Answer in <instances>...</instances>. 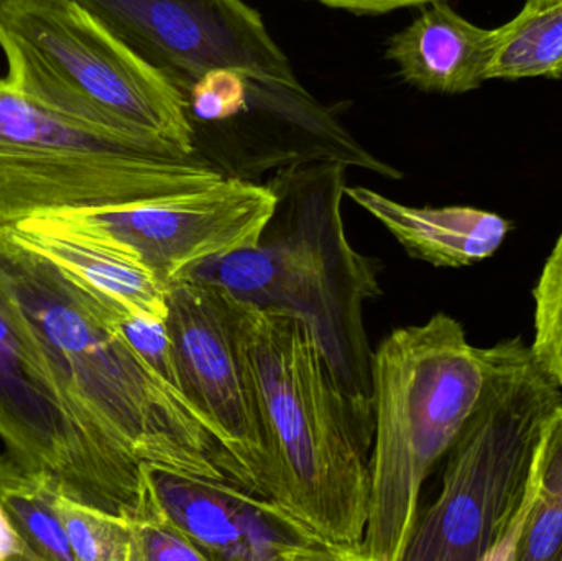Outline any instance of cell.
Listing matches in <instances>:
<instances>
[{
	"mask_svg": "<svg viewBox=\"0 0 562 561\" xmlns=\"http://www.w3.org/2000/svg\"><path fill=\"white\" fill-rule=\"evenodd\" d=\"M0 283L25 316L79 420L102 447L161 470L236 481L259 493L193 407L125 341L112 318L119 305L3 234Z\"/></svg>",
	"mask_w": 562,
	"mask_h": 561,
	"instance_id": "cell-1",
	"label": "cell"
},
{
	"mask_svg": "<svg viewBox=\"0 0 562 561\" xmlns=\"http://www.w3.org/2000/svg\"><path fill=\"white\" fill-rule=\"evenodd\" d=\"M246 341L266 434L267 496L360 561L373 404L344 389L301 316L249 303Z\"/></svg>",
	"mask_w": 562,
	"mask_h": 561,
	"instance_id": "cell-2",
	"label": "cell"
},
{
	"mask_svg": "<svg viewBox=\"0 0 562 561\" xmlns=\"http://www.w3.org/2000/svg\"><path fill=\"white\" fill-rule=\"evenodd\" d=\"M346 173V165L330 160L280 168L267 181L276 207L259 240L187 277L220 283L257 308L306 319L344 389L373 404L363 312L382 295L380 267L347 239Z\"/></svg>",
	"mask_w": 562,
	"mask_h": 561,
	"instance_id": "cell-3",
	"label": "cell"
},
{
	"mask_svg": "<svg viewBox=\"0 0 562 561\" xmlns=\"http://www.w3.org/2000/svg\"><path fill=\"white\" fill-rule=\"evenodd\" d=\"M373 447L360 561H402L431 471L481 401L487 352L436 313L390 333L372 352Z\"/></svg>",
	"mask_w": 562,
	"mask_h": 561,
	"instance_id": "cell-4",
	"label": "cell"
},
{
	"mask_svg": "<svg viewBox=\"0 0 562 561\" xmlns=\"http://www.w3.org/2000/svg\"><path fill=\"white\" fill-rule=\"evenodd\" d=\"M485 352L481 401L446 455L441 493L419 514L402 561L507 559L562 392L524 339Z\"/></svg>",
	"mask_w": 562,
	"mask_h": 561,
	"instance_id": "cell-5",
	"label": "cell"
},
{
	"mask_svg": "<svg viewBox=\"0 0 562 561\" xmlns=\"http://www.w3.org/2000/svg\"><path fill=\"white\" fill-rule=\"evenodd\" d=\"M0 48L10 91L88 127L193 154L180 91L78 3H0Z\"/></svg>",
	"mask_w": 562,
	"mask_h": 561,
	"instance_id": "cell-6",
	"label": "cell"
},
{
	"mask_svg": "<svg viewBox=\"0 0 562 561\" xmlns=\"http://www.w3.org/2000/svg\"><path fill=\"white\" fill-rule=\"evenodd\" d=\"M224 178L198 155L69 121L0 85V227L154 203Z\"/></svg>",
	"mask_w": 562,
	"mask_h": 561,
	"instance_id": "cell-7",
	"label": "cell"
},
{
	"mask_svg": "<svg viewBox=\"0 0 562 561\" xmlns=\"http://www.w3.org/2000/svg\"><path fill=\"white\" fill-rule=\"evenodd\" d=\"M181 96L193 132V154L223 177L257 181L270 170L330 160L390 180L402 178L396 168L366 150L301 85L221 69L207 72Z\"/></svg>",
	"mask_w": 562,
	"mask_h": 561,
	"instance_id": "cell-8",
	"label": "cell"
},
{
	"mask_svg": "<svg viewBox=\"0 0 562 561\" xmlns=\"http://www.w3.org/2000/svg\"><path fill=\"white\" fill-rule=\"evenodd\" d=\"M0 438L20 463L55 474L69 496L128 520L137 513L144 463L108 450L89 434L2 283Z\"/></svg>",
	"mask_w": 562,
	"mask_h": 561,
	"instance_id": "cell-9",
	"label": "cell"
},
{
	"mask_svg": "<svg viewBox=\"0 0 562 561\" xmlns=\"http://www.w3.org/2000/svg\"><path fill=\"white\" fill-rule=\"evenodd\" d=\"M167 305L181 395L267 496L266 434L246 341L249 302L187 277L168 287Z\"/></svg>",
	"mask_w": 562,
	"mask_h": 561,
	"instance_id": "cell-10",
	"label": "cell"
},
{
	"mask_svg": "<svg viewBox=\"0 0 562 561\" xmlns=\"http://www.w3.org/2000/svg\"><path fill=\"white\" fill-rule=\"evenodd\" d=\"M178 91L207 72L300 86L262 16L244 0H71Z\"/></svg>",
	"mask_w": 562,
	"mask_h": 561,
	"instance_id": "cell-11",
	"label": "cell"
},
{
	"mask_svg": "<svg viewBox=\"0 0 562 561\" xmlns=\"http://www.w3.org/2000/svg\"><path fill=\"white\" fill-rule=\"evenodd\" d=\"M273 207L276 194L269 184L224 178L204 190L154 203L35 217L117 244L168 289L207 260L252 247Z\"/></svg>",
	"mask_w": 562,
	"mask_h": 561,
	"instance_id": "cell-12",
	"label": "cell"
},
{
	"mask_svg": "<svg viewBox=\"0 0 562 561\" xmlns=\"http://www.w3.org/2000/svg\"><path fill=\"white\" fill-rule=\"evenodd\" d=\"M145 470L161 506L211 561H356L244 484Z\"/></svg>",
	"mask_w": 562,
	"mask_h": 561,
	"instance_id": "cell-13",
	"label": "cell"
},
{
	"mask_svg": "<svg viewBox=\"0 0 562 561\" xmlns=\"http://www.w3.org/2000/svg\"><path fill=\"white\" fill-rule=\"evenodd\" d=\"M0 234L55 263L95 296L145 318L167 319V289L135 254L117 244L63 229L43 217L0 227Z\"/></svg>",
	"mask_w": 562,
	"mask_h": 561,
	"instance_id": "cell-14",
	"label": "cell"
},
{
	"mask_svg": "<svg viewBox=\"0 0 562 561\" xmlns=\"http://www.w3.org/2000/svg\"><path fill=\"white\" fill-rule=\"evenodd\" d=\"M494 49L495 29L474 25L448 0H436L389 40L385 56L419 91L464 94L491 79Z\"/></svg>",
	"mask_w": 562,
	"mask_h": 561,
	"instance_id": "cell-15",
	"label": "cell"
},
{
	"mask_svg": "<svg viewBox=\"0 0 562 561\" xmlns=\"http://www.w3.org/2000/svg\"><path fill=\"white\" fill-rule=\"evenodd\" d=\"M346 197L379 221L413 259L435 267L474 266L494 256L510 223L469 206L416 207L366 187H346Z\"/></svg>",
	"mask_w": 562,
	"mask_h": 561,
	"instance_id": "cell-16",
	"label": "cell"
},
{
	"mask_svg": "<svg viewBox=\"0 0 562 561\" xmlns=\"http://www.w3.org/2000/svg\"><path fill=\"white\" fill-rule=\"evenodd\" d=\"M61 491L55 474L0 457V506L30 560L76 561L56 504Z\"/></svg>",
	"mask_w": 562,
	"mask_h": 561,
	"instance_id": "cell-17",
	"label": "cell"
},
{
	"mask_svg": "<svg viewBox=\"0 0 562 561\" xmlns=\"http://www.w3.org/2000/svg\"><path fill=\"white\" fill-rule=\"evenodd\" d=\"M538 76H562V0H527L514 20L495 29L491 79Z\"/></svg>",
	"mask_w": 562,
	"mask_h": 561,
	"instance_id": "cell-18",
	"label": "cell"
},
{
	"mask_svg": "<svg viewBox=\"0 0 562 561\" xmlns=\"http://www.w3.org/2000/svg\"><path fill=\"white\" fill-rule=\"evenodd\" d=\"M561 557L562 405L538 455L530 496L505 560L561 561Z\"/></svg>",
	"mask_w": 562,
	"mask_h": 561,
	"instance_id": "cell-19",
	"label": "cell"
},
{
	"mask_svg": "<svg viewBox=\"0 0 562 561\" xmlns=\"http://www.w3.org/2000/svg\"><path fill=\"white\" fill-rule=\"evenodd\" d=\"M58 513L76 561H134L131 520L61 491Z\"/></svg>",
	"mask_w": 562,
	"mask_h": 561,
	"instance_id": "cell-20",
	"label": "cell"
},
{
	"mask_svg": "<svg viewBox=\"0 0 562 561\" xmlns=\"http://www.w3.org/2000/svg\"><path fill=\"white\" fill-rule=\"evenodd\" d=\"M144 487L132 517L134 561H211L207 553L171 519L155 494L144 463Z\"/></svg>",
	"mask_w": 562,
	"mask_h": 561,
	"instance_id": "cell-21",
	"label": "cell"
},
{
	"mask_svg": "<svg viewBox=\"0 0 562 561\" xmlns=\"http://www.w3.org/2000/svg\"><path fill=\"white\" fill-rule=\"evenodd\" d=\"M535 338L530 349L544 374L562 388V234L533 290Z\"/></svg>",
	"mask_w": 562,
	"mask_h": 561,
	"instance_id": "cell-22",
	"label": "cell"
},
{
	"mask_svg": "<svg viewBox=\"0 0 562 561\" xmlns=\"http://www.w3.org/2000/svg\"><path fill=\"white\" fill-rule=\"evenodd\" d=\"M112 318L125 341L137 352L138 358L147 362L170 388L181 395L173 345L168 335L167 323L135 315L121 306L112 310Z\"/></svg>",
	"mask_w": 562,
	"mask_h": 561,
	"instance_id": "cell-23",
	"label": "cell"
},
{
	"mask_svg": "<svg viewBox=\"0 0 562 561\" xmlns=\"http://www.w3.org/2000/svg\"><path fill=\"white\" fill-rule=\"evenodd\" d=\"M333 9H342L357 15H383L406 7H422L436 0H316Z\"/></svg>",
	"mask_w": 562,
	"mask_h": 561,
	"instance_id": "cell-24",
	"label": "cell"
},
{
	"mask_svg": "<svg viewBox=\"0 0 562 561\" xmlns=\"http://www.w3.org/2000/svg\"><path fill=\"white\" fill-rule=\"evenodd\" d=\"M2 560H30L20 537L16 536L12 524L7 519L2 506H0V561Z\"/></svg>",
	"mask_w": 562,
	"mask_h": 561,
	"instance_id": "cell-25",
	"label": "cell"
},
{
	"mask_svg": "<svg viewBox=\"0 0 562 561\" xmlns=\"http://www.w3.org/2000/svg\"><path fill=\"white\" fill-rule=\"evenodd\" d=\"M20 2V0H0V3Z\"/></svg>",
	"mask_w": 562,
	"mask_h": 561,
	"instance_id": "cell-26",
	"label": "cell"
},
{
	"mask_svg": "<svg viewBox=\"0 0 562 561\" xmlns=\"http://www.w3.org/2000/svg\"><path fill=\"white\" fill-rule=\"evenodd\" d=\"M2 82H3V78H0V85H2Z\"/></svg>",
	"mask_w": 562,
	"mask_h": 561,
	"instance_id": "cell-27",
	"label": "cell"
},
{
	"mask_svg": "<svg viewBox=\"0 0 562 561\" xmlns=\"http://www.w3.org/2000/svg\"><path fill=\"white\" fill-rule=\"evenodd\" d=\"M561 561H562V557H561Z\"/></svg>",
	"mask_w": 562,
	"mask_h": 561,
	"instance_id": "cell-28",
	"label": "cell"
}]
</instances>
